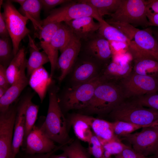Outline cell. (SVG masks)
I'll return each instance as SVG.
<instances>
[{
    "label": "cell",
    "mask_w": 158,
    "mask_h": 158,
    "mask_svg": "<svg viewBox=\"0 0 158 158\" xmlns=\"http://www.w3.org/2000/svg\"><path fill=\"white\" fill-rule=\"evenodd\" d=\"M112 123L114 134L119 138L140 128L149 127L120 121H114Z\"/></svg>",
    "instance_id": "obj_33"
},
{
    "label": "cell",
    "mask_w": 158,
    "mask_h": 158,
    "mask_svg": "<svg viewBox=\"0 0 158 158\" xmlns=\"http://www.w3.org/2000/svg\"><path fill=\"white\" fill-rule=\"evenodd\" d=\"M42 8L40 0H25L18 11L32 21L36 30L42 26L40 13Z\"/></svg>",
    "instance_id": "obj_26"
},
{
    "label": "cell",
    "mask_w": 158,
    "mask_h": 158,
    "mask_svg": "<svg viewBox=\"0 0 158 158\" xmlns=\"http://www.w3.org/2000/svg\"><path fill=\"white\" fill-rule=\"evenodd\" d=\"M17 104L0 112V158H13L12 143Z\"/></svg>",
    "instance_id": "obj_10"
},
{
    "label": "cell",
    "mask_w": 158,
    "mask_h": 158,
    "mask_svg": "<svg viewBox=\"0 0 158 158\" xmlns=\"http://www.w3.org/2000/svg\"><path fill=\"white\" fill-rule=\"evenodd\" d=\"M107 22L118 29L131 41L133 39L135 34L139 30L129 24L116 22Z\"/></svg>",
    "instance_id": "obj_38"
},
{
    "label": "cell",
    "mask_w": 158,
    "mask_h": 158,
    "mask_svg": "<svg viewBox=\"0 0 158 158\" xmlns=\"http://www.w3.org/2000/svg\"><path fill=\"white\" fill-rule=\"evenodd\" d=\"M25 58V49L22 47L20 49L7 68L6 75L11 85L16 79Z\"/></svg>",
    "instance_id": "obj_29"
},
{
    "label": "cell",
    "mask_w": 158,
    "mask_h": 158,
    "mask_svg": "<svg viewBox=\"0 0 158 158\" xmlns=\"http://www.w3.org/2000/svg\"><path fill=\"white\" fill-rule=\"evenodd\" d=\"M146 14L149 22L150 27H158V13H152L147 9Z\"/></svg>",
    "instance_id": "obj_43"
},
{
    "label": "cell",
    "mask_w": 158,
    "mask_h": 158,
    "mask_svg": "<svg viewBox=\"0 0 158 158\" xmlns=\"http://www.w3.org/2000/svg\"><path fill=\"white\" fill-rule=\"evenodd\" d=\"M85 118L94 134L103 145L114 138L115 135L112 123L103 119L85 115Z\"/></svg>",
    "instance_id": "obj_23"
},
{
    "label": "cell",
    "mask_w": 158,
    "mask_h": 158,
    "mask_svg": "<svg viewBox=\"0 0 158 158\" xmlns=\"http://www.w3.org/2000/svg\"><path fill=\"white\" fill-rule=\"evenodd\" d=\"M150 27L152 34L158 42V27L154 26Z\"/></svg>",
    "instance_id": "obj_46"
},
{
    "label": "cell",
    "mask_w": 158,
    "mask_h": 158,
    "mask_svg": "<svg viewBox=\"0 0 158 158\" xmlns=\"http://www.w3.org/2000/svg\"><path fill=\"white\" fill-rule=\"evenodd\" d=\"M78 61L72 75L73 85L88 82L99 75L101 67H104L94 59L85 55Z\"/></svg>",
    "instance_id": "obj_16"
},
{
    "label": "cell",
    "mask_w": 158,
    "mask_h": 158,
    "mask_svg": "<svg viewBox=\"0 0 158 158\" xmlns=\"http://www.w3.org/2000/svg\"><path fill=\"white\" fill-rule=\"evenodd\" d=\"M102 145L104 150L108 152L111 155L120 153L127 146L123 143L120 138L116 136Z\"/></svg>",
    "instance_id": "obj_36"
},
{
    "label": "cell",
    "mask_w": 158,
    "mask_h": 158,
    "mask_svg": "<svg viewBox=\"0 0 158 158\" xmlns=\"http://www.w3.org/2000/svg\"><path fill=\"white\" fill-rule=\"evenodd\" d=\"M149 157L150 158H158V149L153 155Z\"/></svg>",
    "instance_id": "obj_50"
},
{
    "label": "cell",
    "mask_w": 158,
    "mask_h": 158,
    "mask_svg": "<svg viewBox=\"0 0 158 158\" xmlns=\"http://www.w3.org/2000/svg\"><path fill=\"white\" fill-rule=\"evenodd\" d=\"M32 97L31 95L29 99L26 108L25 126L23 144L35 125L37 118L39 107L32 102Z\"/></svg>",
    "instance_id": "obj_30"
},
{
    "label": "cell",
    "mask_w": 158,
    "mask_h": 158,
    "mask_svg": "<svg viewBox=\"0 0 158 158\" xmlns=\"http://www.w3.org/2000/svg\"><path fill=\"white\" fill-rule=\"evenodd\" d=\"M23 145L25 146L23 150L25 152L31 154L49 153L57 147L41 126L35 125L28 135Z\"/></svg>",
    "instance_id": "obj_13"
},
{
    "label": "cell",
    "mask_w": 158,
    "mask_h": 158,
    "mask_svg": "<svg viewBox=\"0 0 158 158\" xmlns=\"http://www.w3.org/2000/svg\"><path fill=\"white\" fill-rule=\"evenodd\" d=\"M28 36L29 40L30 55L27 61L26 69L27 76L29 77L35 70L49 62V60L44 51L42 52L40 51L29 34Z\"/></svg>",
    "instance_id": "obj_24"
},
{
    "label": "cell",
    "mask_w": 158,
    "mask_h": 158,
    "mask_svg": "<svg viewBox=\"0 0 158 158\" xmlns=\"http://www.w3.org/2000/svg\"><path fill=\"white\" fill-rule=\"evenodd\" d=\"M134 98L143 106L158 111V93L157 92Z\"/></svg>",
    "instance_id": "obj_37"
},
{
    "label": "cell",
    "mask_w": 158,
    "mask_h": 158,
    "mask_svg": "<svg viewBox=\"0 0 158 158\" xmlns=\"http://www.w3.org/2000/svg\"><path fill=\"white\" fill-rule=\"evenodd\" d=\"M25 0H10L11 2H13L18 3L19 4L20 6L22 5L23 3H24Z\"/></svg>",
    "instance_id": "obj_49"
},
{
    "label": "cell",
    "mask_w": 158,
    "mask_h": 158,
    "mask_svg": "<svg viewBox=\"0 0 158 158\" xmlns=\"http://www.w3.org/2000/svg\"><path fill=\"white\" fill-rule=\"evenodd\" d=\"M68 123L72 126L74 133L77 138L88 143L93 134L91 127L87 121L85 115L75 114L71 117Z\"/></svg>",
    "instance_id": "obj_25"
},
{
    "label": "cell",
    "mask_w": 158,
    "mask_h": 158,
    "mask_svg": "<svg viewBox=\"0 0 158 158\" xmlns=\"http://www.w3.org/2000/svg\"><path fill=\"white\" fill-rule=\"evenodd\" d=\"M2 6L4 12L2 13L12 42L15 56L20 49L21 41L30 32L26 26L29 19L16 9L10 0L3 3Z\"/></svg>",
    "instance_id": "obj_8"
},
{
    "label": "cell",
    "mask_w": 158,
    "mask_h": 158,
    "mask_svg": "<svg viewBox=\"0 0 158 158\" xmlns=\"http://www.w3.org/2000/svg\"><path fill=\"white\" fill-rule=\"evenodd\" d=\"M118 84L124 99L136 97L157 92L158 91V75H142L132 71Z\"/></svg>",
    "instance_id": "obj_6"
},
{
    "label": "cell",
    "mask_w": 158,
    "mask_h": 158,
    "mask_svg": "<svg viewBox=\"0 0 158 158\" xmlns=\"http://www.w3.org/2000/svg\"><path fill=\"white\" fill-rule=\"evenodd\" d=\"M133 68L129 61L121 62L113 58L112 60L102 69L100 75L104 81L118 83L130 74Z\"/></svg>",
    "instance_id": "obj_20"
},
{
    "label": "cell",
    "mask_w": 158,
    "mask_h": 158,
    "mask_svg": "<svg viewBox=\"0 0 158 158\" xmlns=\"http://www.w3.org/2000/svg\"><path fill=\"white\" fill-rule=\"evenodd\" d=\"M63 151L68 158H90L88 151L82 146L79 140H76L69 145H63L59 149Z\"/></svg>",
    "instance_id": "obj_32"
},
{
    "label": "cell",
    "mask_w": 158,
    "mask_h": 158,
    "mask_svg": "<svg viewBox=\"0 0 158 158\" xmlns=\"http://www.w3.org/2000/svg\"><path fill=\"white\" fill-rule=\"evenodd\" d=\"M81 47L80 40L73 34L58 59L57 66L61 71L58 78L60 82L64 79L74 66L80 52Z\"/></svg>",
    "instance_id": "obj_15"
},
{
    "label": "cell",
    "mask_w": 158,
    "mask_h": 158,
    "mask_svg": "<svg viewBox=\"0 0 158 158\" xmlns=\"http://www.w3.org/2000/svg\"><path fill=\"white\" fill-rule=\"evenodd\" d=\"M7 91L6 89L0 87V98L4 95Z\"/></svg>",
    "instance_id": "obj_48"
},
{
    "label": "cell",
    "mask_w": 158,
    "mask_h": 158,
    "mask_svg": "<svg viewBox=\"0 0 158 158\" xmlns=\"http://www.w3.org/2000/svg\"><path fill=\"white\" fill-rule=\"evenodd\" d=\"M80 41V51L85 55L94 59L104 67L110 62L113 55L110 42L98 32L87 40Z\"/></svg>",
    "instance_id": "obj_12"
},
{
    "label": "cell",
    "mask_w": 158,
    "mask_h": 158,
    "mask_svg": "<svg viewBox=\"0 0 158 158\" xmlns=\"http://www.w3.org/2000/svg\"><path fill=\"white\" fill-rule=\"evenodd\" d=\"M73 35L69 27L65 23L62 22L49 42L40 41L41 47L49 59L51 66L50 76L51 77L58 67V50L61 52L63 51L70 41Z\"/></svg>",
    "instance_id": "obj_11"
},
{
    "label": "cell",
    "mask_w": 158,
    "mask_h": 158,
    "mask_svg": "<svg viewBox=\"0 0 158 158\" xmlns=\"http://www.w3.org/2000/svg\"><path fill=\"white\" fill-rule=\"evenodd\" d=\"M31 96H25L17 104L12 147L13 158H16L20 147L23 145L25 126V109Z\"/></svg>",
    "instance_id": "obj_18"
},
{
    "label": "cell",
    "mask_w": 158,
    "mask_h": 158,
    "mask_svg": "<svg viewBox=\"0 0 158 158\" xmlns=\"http://www.w3.org/2000/svg\"><path fill=\"white\" fill-rule=\"evenodd\" d=\"M109 115L114 121L148 126H158V111L143 106L134 98L123 99Z\"/></svg>",
    "instance_id": "obj_2"
},
{
    "label": "cell",
    "mask_w": 158,
    "mask_h": 158,
    "mask_svg": "<svg viewBox=\"0 0 158 158\" xmlns=\"http://www.w3.org/2000/svg\"><path fill=\"white\" fill-rule=\"evenodd\" d=\"M0 36L1 38L10 37L6 23L1 12L0 13Z\"/></svg>",
    "instance_id": "obj_42"
},
{
    "label": "cell",
    "mask_w": 158,
    "mask_h": 158,
    "mask_svg": "<svg viewBox=\"0 0 158 158\" xmlns=\"http://www.w3.org/2000/svg\"><path fill=\"white\" fill-rule=\"evenodd\" d=\"M146 9L156 13H158V0H147Z\"/></svg>",
    "instance_id": "obj_45"
},
{
    "label": "cell",
    "mask_w": 158,
    "mask_h": 158,
    "mask_svg": "<svg viewBox=\"0 0 158 158\" xmlns=\"http://www.w3.org/2000/svg\"><path fill=\"white\" fill-rule=\"evenodd\" d=\"M62 23H50L42 25L35 30V37L40 40L43 39L42 41L45 42H49Z\"/></svg>",
    "instance_id": "obj_34"
},
{
    "label": "cell",
    "mask_w": 158,
    "mask_h": 158,
    "mask_svg": "<svg viewBox=\"0 0 158 158\" xmlns=\"http://www.w3.org/2000/svg\"><path fill=\"white\" fill-rule=\"evenodd\" d=\"M59 150V147H56L54 150L50 152L44 154H29L26 153V154L20 158H49L52 154Z\"/></svg>",
    "instance_id": "obj_44"
},
{
    "label": "cell",
    "mask_w": 158,
    "mask_h": 158,
    "mask_svg": "<svg viewBox=\"0 0 158 158\" xmlns=\"http://www.w3.org/2000/svg\"><path fill=\"white\" fill-rule=\"evenodd\" d=\"M133 39L139 49L150 54L158 61V42L152 34L150 27L139 29Z\"/></svg>",
    "instance_id": "obj_21"
},
{
    "label": "cell",
    "mask_w": 158,
    "mask_h": 158,
    "mask_svg": "<svg viewBox=\"0 0 158 158\" xmlns=\"http://www.w3.org/2000/svg\"><path fill=\"white\" fill-rule=\"evenodd\" d=\"M49 158H68L66 154L64 152L59 154H52Z\"/></svg>",
    "instance_id": "obj_47"
},
{
    "label": "cell",
    "mask_w": 158,
    "mask_h": 158,
    "mask_svg": "<svg viewBox=\"0 0 158 158\" xmlns=\"http://www.w3.org/2000/svg\"><path fill=\"white\" fill-rule=\"evenodd\" d=\"M27 61L25 58L17 77L4 95L0 98V112L6 110L17 99L23 90L29 84L25 74Z\"/></svg>",
    "instance_id": "obj_17"
},
{
    "label": "cell",
    "mask_w": 158,
    "mask_h": 158,
    "mask_svg": "<svg viewBox=\"0 0 158 158\" xmlns=\"http://www.w3.org/2000/svg\"><path fill=\"white\" fill-rule=\"evenodd\" d=\"M127 50L133 62V72L144 75L158 74V61L150 54L139 49L133 41H131Z\"/></svg>",
    "instance_id": "obj_14"
},
{
    "label": "cell",
    "mask_w": 158,
    "mask_h": 158,
    "mask_svg": "<svg viewBox=\"0 0 158 158\" xmlns=\"http://www.w3.org/2000/svg\"><path fill=\"white\" fill-rule=\"evenodd\" d=\"M82 1L93 7L100 16L110 15L114 13L119 7L122 0H81Z\"/></svg>",
    "instance_id": "obj_28"
},
{
    "label": "cell",
    "mask_w": 158,
    "mask_h": 158,
    "mask_svg": "<svg viewBox=\"0 0 158 158\" xmlns=\"http://www.w3.org/2000/svg\"><path fill=\"white\" fill-rule=\"evenodd\" d=\"M57 90L51 87L49 90V104L47 116L40 126L45 134L54 142L61 145L70 143L67 119L60 106Z\"/></svg>",
    "instance_id": "obj_1"
},
{
    "label": "cell",
    "mask_w": 158,
    "mask_h": 158,
    "mask_svg": "<svg viewBox=\"0 0 158 158\" xmlns=\"http://www.w3.org/2000/svg\"><path fill=\"white\" fill-rule=\"evenodd\" d=\"M6 68L0 65V87L7 90L11 85L9 83L7 77Z\"/></svg>",
    "instance_id": "obj_40"
},
{
    "label": "cell",
    "mask_w": 158,
    "mask_h": 158,
    "mask_svg": "<svg viewBox=\"0 0 158 158\" xmlns=\"http://www.w3.org/2000/svg\"><path fill=\"white\" fill-rule=\"evenodd\" d=\"M51 78L43 66L35 70L30 76L29 84L38 94L41 102L50 85Z\"/></svg>",
    "instance_id": "obj_22"
},
{
    "label": "cell",
    "mask_w": 158,
    "mask_h": 158,
    "mask_svg": "<svg viewBox=\"0 0 158 158\" xmlns=\"http://www.w3.org/2000/svg\"><path fill=\"white\" fill-rule=\"evenodd\" d=\"M49 14L42 20V26L48 23L65 22L88 16L93 17L98 22L103 20L94 8L81 0H71L59 8L53 9Z\"/></svg>",
    "instance_id": "obj_4"
},
{
    "label": "cell",
    "mask_w": 158,
    "mask_h": 158,
    "mask_svg": "<svg viewBox=\"0 0 158 158\" xmlns=\"http://www.w3.org/2000/svg\"><path fill=\"white\" fill-rule=\"evenodd\" d=\"M13 44L9 37L0 38V65L7 68L14 56Z\"/></svg>",
    "instance_id": "obj_31"
},
{
    "label": "cell",
    "mask_w": 158,
    "mask_h": 158,
    "mask_svg": "<svg viewBox=\"0 0 158 158\" xmlns=\"http://www.w3.org/2000/svg\"><path fill=\"white\" fill-rule=\"evenodd\" d=\"M147 4V1L144 0H122L117 10L105 21L129 24L134 27H150L146 14Z\"/></svg>",
    "instance_id": "obj_5"
},
{
    "label": "cell",
    "mask_w": 158,
    "mask_h": 158,
    "mask_svg": "<svg viewBox=\"0 0 158 158\" xmlns=\"http://www.w3.org/2000/svg\"><path fill=\"white\" fill-rule=\"evenodd\" d=\"M124 99L118 83L103 81L97 86L91 100L85 109L92 113L109 114Z\"/></svg>",
    "instance_id": "obj_3"
},
{
    "label": "cell",
    "mask_w": 158,
    "mask_h": 158,
    "mask_svg": "<svg viewBox=\"0 0 158 158\" xmlns=\"http://www.w3.org/2000/svg\"><path fill=\"white\" fill-rule=\"evenodd\" d=\"M142 128L140 132L131 133L121 138L131 145L137 154L150 157L158 149V126Z\"/></svg>",
    "instance_id": "obj_9"
},
{
    "label": "cell",
    "mask_w": 158,
    "mask_h": 158,
    "mask_svg": "<svg viewBox=\"0 0 158 158\" xmlns=\"http://www.w3.org/2000/svg\"><path fill=\"white\" fill-rule=\"evenodd\" d=\"M99 22L100 27L98 32L100 35L109 42L122 43L128 47L131 41L123 34L104 19Z\"/></svg>",
    "instance_id": "obj_27"
},
{
    "label": "cell",
    "mask_w": 158,
    "mask_h": 158,
    "mask_svg": "<svg viewBox=\"0 0 158 158\" xmlns=\"http://www.w3.org/2000/svg\"><path fill=\"white\" fill-rule=\"evenodd\" d=\"M115 158H137V154L132 147L127 145L121 152L115 155Z\"/></svg>",
    "instance_id": "obj_41"
},
{
    "label": "cell",
    "mask_w": 158,
    "mask_h": 158,
    "mask_svg": "<svg viewBox=\"0 0 158 158\" xmlns=\"http://www.w3.org/2000/svg\"><path fill=\"white\" fill-rule=\"evenodd\" d=\"M88 151L95 158H104L103 146L98 138L94 134L88 142Z\"/></svg>",
    "instance_id": "obj_35"
},
{
    "label": "cell",
    "mask_w": 158,
    "mask_h": 158,
    "mask_svg": "<svg viewBox=\"0 0 158 158\" xmlns=\"http://www.w3.org/2000/svg\"><path fill=\"white\" fill-rule=\"evenodd\" d=\"M103 81L99 75L87 82L73 85L63 95L61 102L64 109H85L91 100L97 85Z\"/></svg>",
    "instance_id": "obj_7"
},
{
    "label": "cell",
    "mask_w": 158,
    "mask_h": 158,
    "mask_svg": "<svg viewBox=\"0 0 158 158\" xmlns=\"http://www.w3.org/2000/svg\"><path fill=\"white\" fill-rule=\"evenodd\" d=\"M42 6V8L45 12L48 13L56 6L63 4L71 0H40Z\"/></svg>",
    "instance_id": "obj_39"
},
{
    "label": "cell",
    "mask_w": 158,
    "mask_h": 158,
    "mask_svg": "<svg viewBox=\"0 0 158 158\" xmlns=\"http://www.w3.org/2000/svg\"><path fill=\"white\" fill-rule=\"evenodd\" d=\"M91 16L85 17L64 22L70 28L73 34L80 40H85L97 33L100 24L96 22Z\"/></svg>",
    "instance_id": "obj_19"
},
{
    "label": "cell",
    "mask_w": 158,
    "mask_h": 158,
    "mask_svg": "<svg viewBox=\"0 0 158 158\" xmlns=\"http://www.w3.org/2000/svg\"><path fill=\"white\" fill-rule=\"evenodd\" d=\"M137 158H150V157H145L137 154Z\"/></svg>",
    "instance_id": "obj_51"
}]
</instances>
